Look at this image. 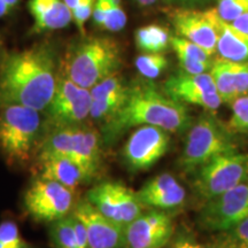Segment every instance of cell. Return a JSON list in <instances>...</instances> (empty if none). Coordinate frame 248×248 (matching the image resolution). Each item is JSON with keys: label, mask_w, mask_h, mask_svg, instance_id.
Returning a JSON list of instances; mask_svg holds the SVG:
<instances>
[{"label": "cell", "mask_w": 248, "mask_h": 248, "mask_svg": "<svg viewBox=\"0 0 248 248\" xmlns=\"http://www.w3.org/2000/svg\"><path fill=\"white\" fill-rule=\"evenodd\" d=\"M59 73L58 51L51 43L9 52L0 63V105H22L44 113L55 92Z\"/></svg>", "instance_id": "obj_1"}, {"label": "cell", "mask_w": 248, "mask_h": 248, "mask_svg": "<svg viewBox=\"0 0 248 248\" xmlns=\"http://www.w3.org/2000/svg\"><path fill=\"white\" fill-rule=\"evenodd\" d=\"M190 124V114L183 102L170 98L145 78L129 85L122 107L101 126L100 133L104 144H111L133 126L154 125L168 132H182Z\"/></svg>", "instance_id": "obj_2"}, {"label": "cell", "mask_w": 248, "mask_h": 248, "mask_svg": "<svg viewBox=\"0 0 248 248\" xmlns=\"http://www.w3.org/2000/svg\"><path fill=\"white\" fill-rule=\"evenodd\" d=\"M122 64L120 44L106 36H82L67 49L60 70L84 89H92Z\"/></svg>", "instance_id": "obj_3"}, {"label": "cell", "mask_w": 248, "mask_h": 248, "mask_svg": "<svg viewBox=\"0 0 248 248\" xmlns=\"http://www.w3.org/2000/svg\"><path fill=\"white\" fill-rule=\"evenodd\" d=\"M42 111L22 105H0V153L11 167L36 159L46 131Z\"/></svg>", "instance_id": "obj_4"}, {"label": "cell", "mask_w": 248, "mask_h": 248, "mask_svg": "<svg viewBox=\"0 0 248 248\" xmlns=\"http://www.w3.org/2000/svg\"><path fill=\"white\" fill-rule=\"evenodd\" d=\"M101 133L86 123L51 128L45 131L36 159L45 156L68 157L97 177L101 169Z\"/></svg>", "instance_id": "obj_5"}, {"label": "cell", "mask_w": 248, "mask_h": 248, "mask_svg": "<svg viewBox=\"0 0 248 248\" xmlns=\"http://www.w3.org/2000/svg\"><path fill=\"white\" fill-rule=\"evenodd\" d=\"M235 151L230 130L214 116L200 117L188 129L181 156L183 169L192 171L217 155Z\"/></svg>", "instance_id": "obj_6"}, {"label": "cell", "mask_w": 248, "mask_h": 248, "mask_svg": "<svg viewBox=\"0 0 248 248\" xmlns=\"http://www.w3.org/2000/svg\"><path fill=\"white\" fill-rule=\"evenodd\" d=\"M245 182H248V153L235 150L217 155L198 168L194 188L208 201Z\"/></svg>", "instance_id": "obj_7"}, {"label": "cell", "mask_w": 248, "mask_h": 248, "mask_svg": "<svg viewBox=\"0 0 248 248\" xmlns=\"http://www.w3.org/2000/svg\"><path fill=\"white\" fill-rule=\"evenodd\" d=\"M90 107V90L77 85L60 70L55 92L44 110L46 130L86 123Z\"/></svg>", "instance_id": "obj_8"}, {"label": "cell", "mask_w": 248, "mask_h": 248, "mask_svg": "<svg viewBox=\"0 0 248 248\" xmlns=\"http://www.w3.org/2000/svg\"><path fill=\"white\" fill-rule=\"evenodd\" d=\"M75 191L60 183L37 177L31 183L23 198L26 213L33 221L53 223L74 210Z\"/></svg>", "instance_id": "obj_9"}, {"label": "cell", "mask_w": 248, "mask_h": 248, "mask_svg": "<svg viewBox=\"0 0 248 248\" xmlns=\"http://www.w3.org/2000/svg\"><path fill=\"white\" fill-rule=\"evenodd\" d=\"M85 199L110 221L125 228L142 214L137 193L120 182H102L86 192Z\"/></svg>", "instance_id": "obj_10"}, {"label": "cell", "mask_w": 248, "mask_h": 248, "mask_svg": "<svg viewBox=\"0 0 248 248\" xmlns=\"http://www.w3.org/2000/svg\"><path fill=\"white\" fill-rule=\"evenodd\" d=\"M248 217V182L208 200L200 213V224L213 232H226Z\"/></svg>", "instance_id": "obj_11"}, {"label": "cell", "mask_w": 248, "mask_h": 248, "mask_svg": "<svg viewBox=\"0 0 248 248\" xmlns=\"http://www.w3.org/2000/svg\"><path fill=\"white\" fill-rule=\"evenodd\" d=\"M169 132L154 125H141L131 133L123 147V159L135 171L150 169L167 153Z\"/></svg>", "instance_id": "obj_12"}, {"label": "cell", "mask_w": 248, "mask_h": 248, "mask_svg": "<svg viewBox=\"0 0 248 248\" xmlns=\"http://www.w3.org/2000/svg\"><path fill=\"white\" fill-rule=\"evenodd\" d=\"M163 91L175 100L208 110H216L222 105L213 77L207 73L191 75L184 71L173 75L166 80Z\"/></svg>", "instance_id": "obj_13"}, {"label": "cell", "mask_w": 248, "mask_h": 248, "mask_svg": "<svg viewBox=\"0 0 248 248\" xmlns=\"http://www.w3.org/2000/svg\"><path fill=\"white\" fill-rule=\"evenodd\" d=\"M218 18L219 15L216 8L203 12L193 9H175L171 14L172 23L178 35L200 46L210 57L216 52Z\"/></svg>", "instance_id": "obj_14"}, {"label": "cell", "mask_w": 248, "mask_h": 248, "mask_svg": "<svg viewBox=\"0 0 248 248\" xmlns=\"http://www.w3.org/2000/svg\"><path fill=\"white\" fill-rule=\"evenodd\" d=\"M124 232L126 248H163L172 235V219L161 210H152L129 223Z\"/></svg>", "instance_id": "obj_15"}, {"label": "cell", "mask_w": 248, "mask_h": 248, "mask_svg": "<svg viewBox=\"0 0 248 248\" xmlns=\"http://www.w3.org/2000/svg\"><path fill=\"white\" fill-rule=\"evenodd\" d=\"M73 213L85 226L90 248H126L125 228L105 217L86 199L77 201Z\"/></svg>", "instance_id": "obj_16"}, {"label": "cell", "mask_w": 248, "mask_h": 248, "mask_svg": "<svg viewBox=\"0 0 248 248\" xmlns=\"http://www.w3.org/2000/svg\"><path fill=\"white\" fill-rule=\"evenodd\" d=\"M129 85L124 83L123 78L114 74L95 84L91 92V107L90 119L100 125L108 122L125 101Z\"/></svg>", "instance_id": "obj_17"}, {"label": "cell", "mask_w": 248, "mask_h": 248, "mask_svg": "<svg viewBox=\"0 0 248 248\" xmlns=\"http://www.w3.org/2000/svg\"><path fill=\"white\" fill-rule=\"evenodd\" d=\"M144 207L155 209H171L185 200V190L170 173H161L152 178L137 192Z\"/></svg>", "instance_id": "obj_18"}, {"label": "cell", "mask_w": 248, "mask_h": 248, "mask_svg": "<svg viewBox=\"0 0 248 248\" xmlns=\"http://www.w3.org/2000/svg\"><path fill=\"white\" fill-rule=\"evenodd\" d=\"M35 161L39 178L58 182L73 191L95 177L79 163L64 156L38 157Z\"/></svg>", "instance_id": "obj_19"}, {"label": "cell", "mask_w": 248, "mask_h": 248, "mask_svg": "<svg viewBox=\"0 0 248 248\" xmlns=\"http://www.w3.org/2000/svg\"><path fill=\"white\" fill-rule=\"evenodd\" d=\"M28 8L33 20L31 32L35 35L64 29L73 22L63 0H29Z\"/></svg>", "instance_id": "obj_20"}, {"label": "cell", "mask_w": 248, "mask_h": 248, "mask_svg": "<svg viewBox=\"0 0 248 248\" xmlns=\"http://www.w3.org/2000/svg\"><path fill=\"white\" fill-rule=\"evenodd\" d=\"M218 38L216 51L221 58L233 62L248 61V35L237 30L231 23L221 17L217 22Z\"/></svg>", "instance_id": "obj_21"}, {"label": "cell", "mask_w": 248, "mask_h": 248, "mask_svg": "<svg viewBox=\"0 0 248 248\" xmlns=\"http://www.w3.org/2000/svg\"><path fill=\"white\" fill-rule=\"evenodd\" d=\"M169 30L160 24H148L136 30V46L142 53H162L170 46Z\"/></svg>", "instance_id": "obj_22"}, {"label": "cell", "mask_w": 248, "mask_h": 248, "mask_svg": "<svg viewBox=\"0 0 248 248\" xmlns=\"http://www.w3.org/2000/svg\"><path fill=\"white\" fill-rule=\"evenodd\" d=\"M210 75L215 83L217 93L222 99V102L232 104L239 97L234 84V75L232 61L219 58L212 62Z\"/></svg>", "instance_id": "obj_23"}, {"label": "cell", "mask_w": 248, "mask_h": 248, "mask_svg": "<svg viewBox=\"0 0 248 248\" xmlns=\"http://www.w3.org/2000/svg\"><path fill=\"white\" fill-rule=\"evenodd\" d=\"M70 214L49 225L48 239L53 248H80Z\"/></svg>", "instance_id": "obj_24"}, {"label": "cell", "mask_w": 248, "mask_h": 248, "mask_svg": "<svg viewBox=\"0 0 248 248\" xmlns=\"http://www.w3.org/2000/svg\"><path fill=\"white\" fill-rule=\"evenodd\" d=\"M135 66L144 78L154 79L168 67V59L162 53H142L136 58Z\"/></svg>", "instance_id": "obj_25"}, {"label": "cell", "mask_w": 248, "mask_h": 248, "mask_svg": "<svg viewBox=\"0 0 248 248\" xmlns=\"http://www.w3.org/2000/svg\"><path fill=\"white\" fill-rule=\"evenodd\" d=\"M170 46L176 52L177 58L182 57L202 62H210V55L207 54L206 51H203L200 46L190 42V40L183 38V37H171Z\"/></svg>", "instance_id": "obj_26"}, {"label": "cell", "mask_w": 248, "mask_h": 248, "mask_svg": "<svg viewBox=\"0 0 248 248\" xmlns=\"http://www.w3.org/2000/svg\"><path fill=\"white\" fill-rule=\"evenodd\" d=\"M0 243L6 248H33L22 238L17 225L12 221L0 224Z\"/></svg>", "instance_id": "obj_27"}, {"label": "cell", "mask_w": 248, "mask_h": 248, "mask_svg": "<svg viewBox=\"0 0 248 248\" xmlns=\"http://www.w3.org/2000/svg\"><path fill=\"white\" fill-rule=\"evenodd\" d=\"M217 13L225 22H233L235 18L248 12V0H218Z\"/></svg>", "instance_id": "obj_28"}, {"label": "cell", "mask_w": 248, "mask_h": 248, "mask_svg": "<svg viewBox=\"0 0 248 248\" xmlns=\"http://www.w3.org/2000/svg\"><path fill=\"white\" fill-rule=\"evenodd\" d=\"M231 105L230 128L240 132H248V95H240Z\"/></svg>", "instance_id": "obj_29"}, {"label": "cell", "mask_w": 248, "mask_h": 248, "mask_svg": "<svg viewBox=\"0 0 248 248\" xmlns=\"http://www.w3.org/2000/svg\"><path fill=\"white\" fill-rule=\"evenodd\" d=\"M126 20H128V17H126L125 12H124L122 1L121 0H111L110 11L107 15L102 30L110 31V32H119V31L124 29Z\"/></svg>", "instance_id": "obj_30"}, {"label": "cell", "mask_w": 248, "mask_h": 248, "mask_svg": "<svg viewBox=\"0 0 248 248\" xmlns=\"http://www.w3.org/2000/svg\"><path fill=\"white\" fill-rule=\"evenodd\" d=\"M94 2L95 0H80L77 7L71 12L73 22L82 36H85V24L92 17Z\"/></svg>", "instance_id": "obj_31"}, {"label": "cell", "mask_w": 248, "mask_h": 248, "mask_svg": "<svg viewBox=\"0 0 248 248\" xmlns=\"http://www.w3.org/2000/svg\"><path fill=\"white\" fill-rule=\"evenodd\" d=\"M234 75V84L238 94L245 95L248 93V62L232 61Z\"/></svg>", "instance_id": "obj_32"}, {"label": "cell", "mask_w": 248, "mask_h": 248, "mask_svg": "<svg viewBox=\"0 0 248 248\" xmlns=\"http://www.w3.org/2000/svg\"><path fill=\"white\" fill-rule=\"evenodd\" d=\"M229 232H230V241L237 246L248 247V217Z\"/></svg>", "instance_id": "obj_33"}, {"label": "cell", "mask_w": 248, "mask_h": 248, "mask_svg": "<svg viewBox=\"0 0 248 248\" xmlns=\"http://www.w3.org/2000/svg\"><path fill=\"white\" fill-rule=\"evenodd\" d=\"M231 24L237 30H239V31H241V32L248 35V12L247 13L243 14L238 18H235L233 22H231Z\"/></svg>", "instance_id": "obj_34"}, {"label": "cell", "mask_w": 248, "mask_h": 248, "mask_svg": "<svg viewBox=\"0 0 248 248\" xmlns=\"http://www.w3.org/2000/svg\"><path fill=\"white\" fill-rule=\"evenodd\" d=\"M12 12H13V9L8 5L7 0H0V18L7 16Z\"/></svg>", "instance_id": "obj_35"}, {"label": "cell", "mask_w": 248, "mask_h": 248, "mask_svg": "<svg viewBox=\"0 0 248 248\" xmlns=\"http://www.w3.org/2000/svg\"><path fill=\"white\" fill-rule=\"evenodd\" d=\"M173 248H204L201 246V245H198V244H193V243H190V241H184V243H181L178 245H176Z\"/></svg>", "instance_id": "obj_36"}, {"label": "cell", "mask_w": 248, "mask_h": 248, "mask_svg": "<svg viewBox=\"0 0 248 248\" xmlns=\"http://www.w3.org/2000/svg\"><path fill=\"white\" fill-rule=\"evenodd\" d=\"M63 1L67 5V7L70 9V12H73L77 7V5L79 4L80 0H63Z\"/></svg>", "instance_id": "obj_37"}, {"label": "cell", "mask_w": 248, "mask_h": 248, "mask_svg": "<svg viewBox=\"0 0 248 248\" xmlns=\"http://www.w3.org/2000/svg\"><path fill=\"white\" fill-rule=\"evenodd\" d=\"M136 2H137L138 5L142 6V7H147V6H152L155 2L157 1V0H135Z\"/></svg>", "instance_id": "obj_38"}, {"label": "cell", "mask_w": 248, "mask_h": 248, "mask_svg": "<svg viewBox=\"0 0 248 248\" xmlns=\"http://www.w3.org/2000/svg\"><path fill=\"white\" fill-rule=\"evenodd\" d=\"M224 248H238V246L235 244L232 243V241H230V243H229V245H226Z\"/></svg>", "instance_id": "obj_39"}, {"label": "cell", "mask_w": 248, "mask_h": 248, "mask_svg": "<svg viewBox=\"0 0 248 248\" xmlns=\"http://www.w3.org/2000/svg\"><path fill=\"white\" fill-rule=\"evenodd\" d=\"M0 248H6L5 246H4V245H2L1 243H0Z\"/></svg>", "instance_id": "obj_40"}, {"label": "cell", "mask_w": 248, "mask_h": 248, "mask_svg": "<svg viewBox=\"0 0 248 248\" xmlns=\"http://www.w3.org/2000/svg\"><path fill=\"white\" fill-rule=\"evenodd\" d=\"M238 248H248L247 246H238Z\"/></svg>", "instance_id": "obj_41"}, {"label": "cell", "mask_w": 248, "mask_h": 248, "mask_svg": "<svg viewBox=\"0 0 248 248\" xmlns=\"http://www.w3.org/2000/svg\"><path fill=\"white\" fill-rule=\"evenodd\" d=\"M164 1H173V0H164Z\"/></svg>", "instance_id": "obj_42"}, {"label": "cell", "mask_w": 248, "mask_h": 248, "mask_svg": "<svg viewBox=\"0 0 248 248\" xmlns=\"http://www.w3.org/2000/svg\"><path fill=\"white\" fill-rule=\"evenodd\" d=\"M0 45H1V42H0Z\"/></svg>", "instance_id": "obj_43"}]
</instances>
